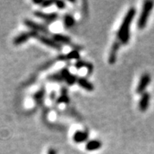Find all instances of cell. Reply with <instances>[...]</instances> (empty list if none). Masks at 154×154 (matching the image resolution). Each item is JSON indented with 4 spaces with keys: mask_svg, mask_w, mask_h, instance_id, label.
<instances>
[{
    "mask_svg": "<svg viewBox=\"0 0 154 154\" xmlns=\"http://www.w3.org/2000/svg\"><path fill=\"white\" fill-rule=\"evenodd\" d=\"M136 10L134 8H131L128 10L124 20L122 21L120 29L118 30L117 38L123 44L126 45L130 39V25L135 16Z\"/></svg>",
    "mask_w": 154,
    "mask_h": 154,
    "instance_id": "6da1fadb",
    "label": "cell"
},
{
    "mask_svg": "<svg viewBox=\"0 0 154 154\" xmlns=\"http://www.w3.org/2000/svg\"><path fill=\"white\" fill-rule=\"evenodd\" d=\"M153 5L154 2L152 1H146L144 2L142 13L140 14L138 21V27L139 29H143L146 28L149 15L152 12V8H153Z\"/></svg>",
    "mask_w": 154,
    "mask_h": 154,
    "instance_id": "7a4b0ae2",
    "label": "cell"
},
{
    "mask_svg": "<svg viewBox=\"0 0 154 154\" xmlns=\"http://www.w3.org/2000/svg\"><path fill=\"white\" fill-rule=\"evenodd\" d=\"M33 38H37L39 42H41V43H43V44L49 47L56 49V50H61V44L56 43L53 38H50L48 37L43 35H40L39 33L35 32H34V36H33Z\"/></svg>",
    "mask_w": 154,
    "mask_h": 154,
    "instance_id": "3957f363",
    "label": "cell"
},
{
    "mask_svg": "<svg viewBox=\"0 0 154 154\" xmlns=\"http://www.w3.org/2000/svg\"><path fill=\"white\" fill-rule=\"evenodd\" d=\"M24 24L26 25L29 29H31V31L35 32L37 33H43V34H47L48 33V29L46 26L43 25V24H38V23L35 22L33 20H24Z\"/></svg>",
    "mask_w": 154,
    "mask_h": 154,
    "instance_id": "277c9868",
    "label": "cell"
},
{
    "mask_svg": "<svg viewBox=\"0 0 154 154\" xmlns=\"http://www.w3.org/2000/svg\"><path fill=\"white\" fill-rule=\"evenodd\" d=\"M150 81H151V77H150L149 74L148 73H145L141 77V79L139 80L137 88H136V92L138 94H143L145 93L146 87H148Z\"/></svg>",
    "mask_w": 154,
    "mask_h": 154,
    "instance_id": "5b68a950",
    "label": "cell"
},
{
    "mask_svg": "<svg viewBox=\"0 0 154 154\" xmlns=\"http://www.w3.org/2000/svg\"><path fill=\"white\" fill-rule=\"evenodd\" d=\"M35 16L39 18L43 19L47 22H53L54 20H56L58 17V15L56 13H51V14H46V13L41 12V11H35L34 13Z\"/></svg>",
    "mask_w": 154,
    "mask_h": 154,
    "instance_id": "8992f818",
    "label": "cell"
},
{
    "mask_svg": "<svg viewBox=\"0 0 154 154\" xmlns=\"http://www.w3.org/2000/svg\"><path fill=\"white\" fill-rule=\"evenodd\" d=\"M120 47V43L119 42V40L115 41L112 44L111 47V50H110L109 52V62L110 65H113L114 63L116 62V56H117V53Z\"/></svg>",
    "mask_w": 154,
    "mask_h": 154,
    "instance_id": "52a82bcc",
    "label": "cell"
},
{
    "mask_svg": "<svg viewBox=\"0 0 154 154\" xmlns=\"http://www.w3.org/2000/svg\"><path fill=\"white\" fill-rule=\"evenodd\" d=\"M34 36V32L31 31L29 32H24L20 34L19 35L15 37V38L14 39V43L15 45H20L22 44L23 43L26 42L31 38V37Z\"/></svg>",
    "mask_w": 154,
    "mask_h": 154,
    "instance_id": "ba28073f",
    "label": "cell"
},
{
    "mask_svg": "<svg viewBox=\"0 0 154 154\" xmlns=\"http://www.w3.org/2000/svg\"><path fill=\"white\" fill-rule=\"evenodd\" d=\"M149 100H150V95L147 92H145L142 94V97L140 98L139 104V109L142 112H145L149 108Z\"/></svg>",
    "mask_w": 154,
    "mask_h": 154,
    "instance_id": "9c48e42d",
    "label": "cell"
},
{
    "mask_svg": "<svg viewBox=\"0 0 154 154\" xmlns=\"http://www.w3.org/2000/svg\"><path fill=\"white\" fill-rule=\"evenodd\" d=\"M76 83L79 84V87H81L84 90L87 91H93L94 87L93 84L91 83H90L87 79L83 78V77H79L77 78Z\"/></svg>",
    "mask_w": 154,
    "mask_h": 154,
    "instance_id": "30bf717a",
    "label": "cell"
},
{
    "mask_svg": "<svg viewBox=\"0 0 154 154\" xmlns=\"http://www.w3.org/2000/svg\"><path fill=\"white\" fill-rule=\"evenodd\" d=\"M60 72L61 74L63 80H65L66 83L70 84V85H72V84H73V83L76 82L77 78H75V75H73L72 74L69 72L67 69H63L62 71H61Z\"/></svg>",
    "mask_w": 154,
    "mask_h": 154,
    "instance_id": "8fae6325",
    "label": "cell"
},
{
    "mask_svg": "<svg viewBox=\"0 0 154 154\" xmlns=\"http://www.w3.org/2000/svg\"><path fill=\"white\" fill-rule=\"evenodd\" d=\"M88 138V133L87 131H77L73 134V141L76 143H81L87 139Z\"/></svg>",
    "mask_w": 154,
    "mask_h": 154,
    "instance_id": "7c38bea8",
    "label": "cell"
},
{
    "mask_svg": "<svg viewBox=\"0 0 154 154\" xmlns=\"http://www.w3.org/2000/svg\"><path fill=\"white\" fill-rule=\"evenodd\" d=\"M53 39L57 43H63V44H70L71 38L70 37L62 34H54L53 35Z\"/></svg>",
    "mask_w": 154,
    "mask_h": 154,
    "instance_id": "4fadbf2b",
    "label": "cell"
},
{
    "mask_svg": "<svg viewBox=\"0 0 154 154\" xmlns=\"http://www.w3.org/2000/svg\"><path fill=\"white\" fill-rule=\"evenodd\" d=\"M79 53L78 51L75 50L69 54H66L65 55H61L58 57V60L61 61H68V60H72V59H79Z\"/></svg>",
    "mask_w": 154,
    "mask_h": 154,
    "instance_id": "5bb4252c",
    "label": "cell"
},
{
    "mask_svg": "<svg viewBox=\"0 0 154 154\" xmlns=\"http://www.w3.org/2000/svg\"><path fill=\"white\" fill-rule=\"evenodd\" d=\"M101 147V142L97 140H91L87 143L86 145V149L88 151H94V150L99 149Z\"/></svg>",
    "mask_w": 154,
    "mask_h": 154,
    "instance_id": "9a60e30c",
    "label": "cell"
},
{
    "mask_svg": "<svg viewBox=\"0 0 154 154\" xmlns=\"http://www.w3.org/2000/svg\"><path fill=\"white\" fill-rule=\"evenodd\" d=\"M64 23H65V26L67 28H71L75 24V19L71 14H67L64 17Z\"/></svg>",
    "mask_w": 154,
    "mask_h": 154,
    "instance_id": "2e32d148",
    "label": "cell"
},
{
    "mask_svg": "<svg viewBox=\"0 0 154 154\" xmlns=\"http://www.w3.org/2000/svg\"><path fill=\"white\" fill-rule=\"evenodd\" d=\"M44 94H45V92H44V90L42 89L40 91H38V92L34 94V99L36 103H40L42 102L43 100V97H44Z\"/></svg>",
    "mask_w": 154,
    "mask_h": 154,
    "instance_id": "e0dca14e",
    "label": "cell"
},
{
    "mask_svg": "<svg viewBox=\"0 0 154 154\" xmlns=\"http://www.w3.org/2000/svg\"><path fill=\"white\" fill-rule=\"evenodd\" d=\"M48 79H50V80H52V81H56V82L63 81V79H62V76H61V72L51 75L48 77Z\"/></svg>",
    "mask_w": 154,
    "mask_h": 154,
    "instance_id": "ac0fdd59",
    "label": "cell"
},
{
    "mask_svg": "<svg viewBox=\"0 0 154 154\" xmlns=\"http://www.w3.org/2000/svg\"><path fill=\"white\" fill-rule=\"evenodd\" d=\"M88 65H88L87 62H84V61H77V62L75 64V68H76V69H81V68L84 67V66H87V67H88Z\"/></svg>",
    "mask_w": 154,
    "mask_h": 154,
    "instance_id": "d6986e66",
    "label": "cell"
},
{
    "mask_svg": "<svg viewBox=\"0 0 154 154\" xmlns=\"http://www.w3.org/2000/svg\"><path fill=\"white\" fill-rule=\"evenodd\" d=\"M57 7L60 10H64L65 8V2H62V1H57V2H55L54 3Z\"/></svg>",
    "mask_w": 154,
    "mask_h": 154,
    "instance_id": "ffe728a7",
    "label": "cell"
},
{
    "mask_svg": "<svg viewBox=\"0 0 154 154\" xmlns=\"http://www.w3.org/2000/svg\"><path fill=\"white\" fill-rule=\"evenodd\" d=\"M54 3L55 2H52V1H43L42 6L43 7H49V6H51V5L54 4Z\"/></svg>",
    "mask_w": 154,
    "mask_h": 154,
    "instance_id": "44dd1931",
    "label": "cell"
},
{
    "mask_svg": "<svg viewBox=\"0 0 154 154\" xmlns=\"http://www.w3.org/2000/svg\"><path fill=\"white\" fill-rule=\"evenodd\" d=\"M48 154H56V152H55L54 149H49Z\"/></svg>",
    "mask_w": 154,
    "mask_h": 154,
    "instance_id": "7402d4cb",
    "label": "cell"
}]
</instances>
